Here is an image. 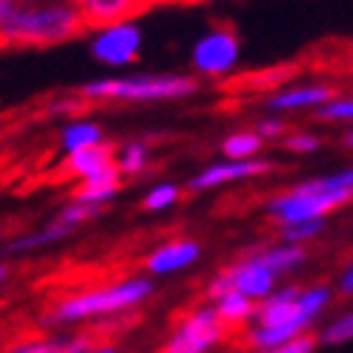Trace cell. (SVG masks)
<instances>
[{
  "instance_id": "cell-1",
  "label": "cell",
  "mask_w": 353,
  "mask_h": 353,
  "mask_svg": "<svg viewBox=\"0 0 353 353\" xmlns=\"http://www.w3.org/2000/svg\"><path fill=\"white\" fill-rule=\"evenodd\" d=\"M330 302V285L276 288L268 299H261L256 305V316L250 322V330H247V345L253 350H276L307 336Z\"/></svg>"
},
{
  "instance_id": "cell-2",
  "label": "cell",
  "mask_w": 353,
  "mask_h": 353,
  "mask_svg": "<svg viewBox=\"0 0 353 353\" xmlns=\"http://www.w3.org/2000/svg\"><path fill=\"white\" fill-rule=\"evenodd\" d=\"M83 14L75 0H14L0 21L3 46H55L83 29Z\"/></svg>"
},
{
  "instance_id": "cell-3",
  "label": "cell",
  "mask_w": 353,
  "mask_h": 353,
  "mask_svg": "<svg viewBox=\"0 0 353 353\" xmlns=\"http://www.w3.org/2000/svg\"><path fill=\"white\" fill-rule=\"evenodd\" d=\"M155 293L152 276H127L101 288H86L58 299L46 313V325H81L90 319H112L138 310Z\"/></svg>"
},
{
  "instance_id": "cell-4",
  "label": "cell",
  "mask_w": 353,
  "mask_h": 353,
  "mask_svg": "<svg viewBox=\"0 0 353 353\" xmlns=\"http://www.w3.org/2000/svg\"><path fill=\"white\" fill-rule=\"evenodd\" d=\"M199 92V81L179 72H144L127 78L86 81L78 95L86 101H121V103H167L184 101Z\"/></svg>"
},
{
  "instance_id": "cell-5",
  "label": "cell",
  "mask_w": 353,
  "mask_h": 353,
  "mask_svg": "<svg viewBox=\"0 0 353 353\" xmlns=\"http://www.w3.org/2000/svg\"><path fill=\"white\" fill-rule=\"evenodd\" d=\"M347 201H353V192L345 190H325L313 179L299 181L290 190L273 196L264 210L273 221L281 224H296V221H313V219H327V213L345 207Z\"/></svg>"
},
{
  "instance_id": "cell-6",
  "label": "cell",
  "mask_w": 353,
  "mask_h": 353,
  "mask_svg": "<svg viewBox=\"0 0 353 353\" xmlns=\"http://www.w3.org/2000/svg\"><path fill=\"white\" fill-rule=\"evenodd\" d=\"M227 325L219 319L213 305L192 307L184 319L175 325L161 353H210L224 339Z\"/></svg>"
},
{
  "instance_id": "cell-7",
  "label": "cell",
  "mask_w": 353,
  "mask_h": 353,
  "mask_svg": "<svg viewBox=\"0 0 353 353\" xmlns=\"http://www.w3.org/2000/svg\"><path fill=\"white\" fill-rule=\"evenodd\" d=\"M241 58V41L233 29L216 26L204 32L190 49V66L201 78H224L239 66Z\"/></svg>"
},
{
  "instance_id": "cell-8",
  "label": "cell",
  "mask_w": 353,
  "mask_h": 353,
  "mask_svg": "<svg viewBox=\"0 0 353 353\" xmlns=\"http://www.w3.org/2000/svg\"><path fill=\"white\" fill-rule=\"evenodd\" d=\"M141 46H144V29L135 21H121V23H110L92 32L90 38V52L92 58L103 66H130L138 61Z\"/></svg>"
},
{
  "instance_id": "cell-9",
  "label": "cell",
  "mask_w": 353,
  "mask_h": 353,
  "mask_svg": "<svg viewBox=\"0 0 353 353\" xmlns=\"http://www.w3.org/2000/svg\"><path fill=\"white\" fill-rule=\"evenodd\" d=\"M224 273H227V279H230L233 290L244 293L247 299H253V302L268 299L276 290V281H279V273L268 264V259L261 256V250L244 253L239 261L230 264V268H224Z\"/></svg>"
},
{
  "instance_id": "cell-10",
  "label": "cell",
  "mask_w": 353,
  "mask_h": 353,
  "mask_svg": "<svg viewBox=\"0 0 353 353\" xmlns=\"http://www.w3.org/2000/svg\"><path fill=\"white\" fill-rule=\"evenodd\" d=\"M276 164L268 161V158H253V161H216L204 167L201 172H196L192 179L187 181L190 192H207V190H219L224 184H236V181H250L259 179V175H268L273 172Z\"/></svg>"
},
{
  "instance_id": "cell-11",
  "label": "cell",
  "mask_w": 353,
  "mask_h": 353,
  "mask_svg": "<svg viewBox=\"0 0 353 353\" xmlns=\"http://www.w3.org/2000/svg\"><path fill=\"white\" fill-rule=\"evenodd\" d=\"M201 259V244L196 239H172L158 244L155 250L144 259V270L152 279H164L172 273H181L187 268H192Z\"/></svg>"
},
{
  "instance_id": "cell-12",
  "label": "cell",
  "mask_w": 353,
  "mask_h": 353,
  "mask_svg": "<svg viewBox=\"0 0 353 353\" xmlns=\"http://www.w3.org/2000/svg\"><path fill=\"white\" fill-rule=\"evenodd\" d=\"M339 98L330 83H302V86H288V90L273 92L268 101L270 112H299V110H322L325 103Z\"/></svg>"
},
{
  "instance_id": "cell-13",
  "label": "cell",
  "mask_w": 353,
  "mask_h": 353,
  "mask_svg": "<svg viewBox=\"0 0 353 353\" xmlns=\"http://www.w3.org/2000/svg\"><path fill=\"white\" fill-rule=\"evenodd\" d=\"M75 3L83 14V23L101 29L110 23L132 21L141 9H147L150 0H75Z\"/></svg>"
},
{
  "instance_id": "cell-14",
  "label": "cell",
  "mask_w": 353,
  "mask_h": 353,
  "mask_svg": "<svg viewBox=\"0 0 353 353\" xmlns=\"http://www.w3.org/2000/svg\"><path fill=\"white\" fill-rule=\"evenodd\" d=\"M121 184H123V175L118 172V167H107L90 179L78 181V190L72 192V199L81 201V204H95V207H103L107 201H112L118 192H121Z\"/></svg>"
},
{
  "instance_id": "cell-15",
  "label": "cell",
  "mask_w": 353,
  "mask_h": 353,
  "mask_svg": "<svg viewBox=\"0 0 353 353\" xmlns=\"http://www.w3.org/2000/svg\"><path fill=\"white\" fill-rule=\"evenodd\" d=\"M75 233V227H69L63 224L61 219H52L46 221L43 227H38V230H32V233H23V236H17L6 244V253L9 256H21V253H34V250H43V247H52V244H58L63 239H69Z\"/></svg>"
},
{
  "instance_id": "cell-16",
  "label": "cell",
  "mask_w": 353,
  "mask_h": 353,
  "mask_svg": "<svg viewBox=\"0 0 353 353\" xmlns=\"http://www.w3.org/2000/svg\"><path fill=\"white\" fill-rule=\"evenodd\" d=\"M115 164V150L110 144H98V147H90V150H81V152H72V155H63V164L61 170L72 179L83 181L90 175L101 172Z\"/></svg>"
},
{
  "instance_id": "cell-17",
  "label": "cell",
  "mask_w": 353,
  "mask_h": 353,
  "mask_svg": "<svg viewBox=\"0 0 353 353\" xmlns=\"http://www.w3.org/2000/svg\"><path fill=\"white\" fill-rule=\"evenodd\" d=\"M103 144V130L98 127L95 121H86V118H72L61 127V150L63 155H72L81 150H90Z\"/></svg>"
},
{
  "instance_id": "cell-18",
  "label": "cell",
  "mask_w": 353,
  "mask_h": 353,
  "mask_svg": "<svg viewBox=\"0 0 353 353\" xmlns=\"http://www.w3.org/2000/svg\"><path fill=\"white\" fill-rule=\"evenodd\" d=\"M216 307L219 313V319L227 325V327H236V325H247V322H253V316H256V305L253 299H247L244 293L239 290H230V293H224L221 299H216V302H210Z\"/></svg>"
},
{
  "instance_id": "cell-19",
  "label": "cell",
  "mask_w": 353,
  "mask_h": 353,
  "mask_svg": "<svg viewBox=\"0 0 353 353\" xmlns=\"http://www.w3.org/2000/svg\"><path fill=\"white\" fill-rule=\"evenodd\" d=\"M261 256L268 259V264L279 273V276H285V273H293L296 268H302V264L307 261V250L302 244H285V241H279V244H270V247H259Z\"/></svg>"
},
{
  "instance_id": "cell-20",
  "label": "cell",
  "mask_w": 353,
  "mask_h": 353,
  "mask_svg": "<svg viewBox=\"0 0 353 353\" xmlns=\"http://www.w3.org/2000/svg\"><path fill=\"white\" fill-rule=\"evenodd\" d=\"M261 147L264 141L259 138L256 130H239L221 141V152L227 161H253V158H259Z\"/></svg>"
},
{
  "instance_id": "cell-21",
  "label": "cell",
  "mask_w": 353,
  "mask_h": 353,
  "mask_svg": "<svg viewBox=\"0 0 353 353\" xmlns=\"http://www.w3.org/2000/svg\"><path fill=\"white\" fill-rule=\"evenodd\" d=\"M115 167L123 179H135L150 167V147L144 141H127L115 152Z\"/></svg>"
},
{
  "instance_id": "cell-22",
  "label": "cell",
  "mask_w": 353,
  "mask_h": 353,
  "mask_svg": "<svg viewBox=\"0 0 353 353\" xmlns=\"http://www.w3.org/2000/svg\"><path fill=\"white\" fill-rule=\"evenodd\" d=\"M181 199V187L172 184V181H164V184H152L144 199H141V207L147 210V213H164V210L175 207Z\"/></svg>"
},
{
  "instance_id": "cell-23",
  "label": "cell",
  "mask_w": 353,
  "mask_h": 353,
  "mask_svg": "<svg viewBox=\"0 0 353 353\" xmlns=\"http://www.w3.org/2000/svg\"><path fill=\"white\" fill-rule=\"evenodd\" d=\"M319 345H327V347H336V345H345V342H353V307L339 313L336 319H330L322 330H319Z\"/></svg>"
},
{
  "instance_id": "cell-24",
  "label": "cell",
  "mask_w": 353,
  "mask_h": 353,
  "mask_svg": "<svg viewBox=\"0 0 353 353\" xmlns=\"http://www.w3.org/2000/svg\"><path fill=\"white\" fill-rule=\"evenodd\" d=\"M325 230V219H313V221H296V224H281L279 227V241L285 244H307L313 239H319Z\"/></svg>"
},
{
  "instance_id": "cell-25",
  "label": "cell",
  "mask_w": 353,
  "mask_h": 353,
  "mask_svg": "<svg viewBox=\"0 0 353 353\" xmlns=\"http://www.w3.org/2000/svg\"><path fill=\"white\" fill-rule=\"evenodd\" d=\"M322 123H353V95H339L313 112Z\"/></svg>"
},
{
  "instance_id": "cell-26",
  "label": "cell",
  "mask_w": 353,
  "mask_h": 353,
  "mask_svg": "<svg viewBox=\"0 0 353 353\" xmlns=\"http://www.w3.org/2000/svg\"><path fill=\"white\" fill-rule=\"evenodd\" d=\"M103 213V207H95V204H81V201H69V204H63L61 210H58V216L55 219H61L63 224H69V227H78L81 224H86V221H92V219H98Z\"/></svg>"
},
{
  "instance_id": "cell-27",
  "label": "cell",
  "mask_w": 353,
  "mask_h": 353,
  "mask_svg": "<svg viewBox=\"0 0 353 353\" xmlns=\"http://www.w3.org/2000/svg\"><path fill=\"white\" fill-rule=\"evenodd\" d=\"M281 147L288 152H296V155H307V152H316L322 147V138L313 135V132H288L281 138Z\"/></svg>"
},
{
  "instance_id": "cell-28",
  "label": "cell",
  "mask_w": 353,
  "mask_h": 353,
  "mask_svg": "<svg viewBox=\"0 0 353 353\" xmlns=\"http://www.w3.org/2000/svg\"><path fill=\"white\" fill-rule=\"evenodd\" d=\"M66 339H23L12 347H6L3 353H63Z\"/></svg>"
},
{
  "instance_id": "cell-29",
  "label": "cell",
  "mask_w": 353,
  "mask_h": 353,
  "mask_svg": "<svg viewBox=\"0 0 353 353\" xmlns=\"http://www.w3.org/2000/svg\"><path fill=\"white\" fill-rule=\"evenodd\" d=\"M256 132L261 141H281L288 135V123L276 118V115H268V118H259L256 121Z\"/></svg>"
},
{
  "instance_id": "cell-30",
  "label": "cell",
  "mask_w": 353,
  "mask_h": 353,
  "mask_svg": "<svg viewBox=\"0 0 353 353\" xmlns=\"http://www.w3.org/2000/svg\"><path fill=\"white\" fill-rule=\"evenodd\" d=\"M319 187L325 190H345V192H353V164L342 172H333V175H316L313 179Z\"/></svg>"
},
{
  "instance_id": "cell-31",
  "label": "cell",
  "mask_w": 353,
  "mask_h": 353,
  "mask_svg": "<svg viewBox=\"0 0 353 353\" xmlns=\"http://www.w3.org/2000/svg\"><path fill=\"white\" fill-rule=\"evenodd\" d=\"M86 103H90V101L81 98V95H72V98H58V101H52V103H49V112H52V115H63V118L72 121V115H75V112H81V110L86 107Z\"/></svg>"
},
{
  "instance_id": "cell-32",
  "label": "cell",
  "mask_w": 353,
  "mask_h": 353,
  "mask_svg": "<svg viewBox=\"0 0 353 353\" xmlns=\"http://www.w3.org/2000/svg\"><path fill=\"white\" fill-rule=\"evenodd\" d=\"M316 345H319V339L307 333V336L296 339V342H290V345H285V347H276V350H253V353H313Z\"/></svg>"
},
{
  "instance_id": "cell-33",
  "label": "cell",
  "mask_w": 353,
  "mask_h": 353,
  "mask_svg": "<svg viewBox=\"0 0 353 353\" xmlns=\"http://www.w3.org/2000/svg\"><path fill=\"white\" fill-rule=\"evenodd\" d=\"M336 290H339L342 296H347V299L353 296V261L339 273V279H336Z\"/></svg>"
},
{
  "instance_id": "cell-34",
  "label": "cell",
  "mask_w": 353,
  "mask_h": 353,
  "mask_svg": "<svg viewBox=\"0 0 353 353\" xmlns=\"http://www.w3.org/2000/svg\"><path fill=\"white\" fill-rule=\"evenodd\" d=\"M12 6H14V0H0V21H3V17L9 14Z\"/></svg>"
},
{
  "instance_id": "cell-35",
  "label": "cell",
  "mask_w": 353,
  "mask_h": 353,
  "mask_svg": "<svg viewBox=\"0 0 353 353\" xmlns=\"http://www.w3.org/2000/svg\"><path fill=\"white\" fill-rule=\"evenodd\" d=\"M90 353H118V350H115V345H95Z\"/></svg>"
},
{
  "instance_id": "cell-36",
  "label": "cell",
  "mask_w": 353,
  "mask_h": 353,
  "mask_svg": "<svg viewBox=\"0 0 353 353\" xmlns=\"http://www.w3.org/2000/svg\"><path fill=\"white\" fill-rule=\"evenodd\" d=\"M9 279V268H6V264L3 261H0V285H3V281Z\"/></svg>"
},
{
  "instance_id": "cell-37",
  "label": "cell",
  "mask_w": 353,
  "mask_h": 353,
  "mask_svg": "<svg viewBox=\"0 0 353 353\" xmlns=\"http://www.w3.org/2000/svg\"><path fill=\"white\" fill-rule=\"evenodd\" d=\"M345 147H347V150H353V130L345 135Z\"/></svg>"
},
{
  "instance_id": "cell-38",
  "label": "cell",
  "mask_w": 353,
  "mask_h": 353,
  "mask_svg": "<svg viewBox=\"0 0 353 353\" xmlns=\"http://www.w3.org/2000/svg\"><path fill=\"white\" fill-rule=\"evenodd\" d=\"M0 353H3V342H0Z\"/></svg>"
},
{
  "instance_id": "cell-39",
  "label": "cell",
  "mask_w": 353,
  "mask_h": 353,
  "mask_svg": "<svg viewBox=\"0 0 353 353\" xmlns=\"http://www.w3.org/2000/svg\"><path fill=\"white\" fill-rule=\"evenodd\" d=\"M150 3H152V0H150Z\"/></svg>"
}]
</instances>
